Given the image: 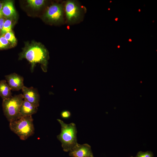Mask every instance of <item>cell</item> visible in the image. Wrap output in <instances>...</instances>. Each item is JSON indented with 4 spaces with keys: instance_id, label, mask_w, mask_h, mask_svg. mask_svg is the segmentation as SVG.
<instances>
[{
    "instance_id": "obj_1",
    "label": "cell",
    "mask_w": 157,
    "mask_h": 157,
    "mask_svg": "<svg viewBox=\"0 0 157 157\" xmlns=\"http://www.w3.org/2000/svg\"><path fill=\"white\" fill-rule=\"evenodd\" d=\"M49 53L46 48L40 43L33 42L26 46L19 55V59L25 58L31 64L32 72L36 65L39 63L42 71H47Z\"/></svg>"
},
{
    "instance_id": "obj_2",
    "label": "cell",
    "mask_w": 157,
    "mask_h": 157,
    "mask_svg": "<svg viewBox=\"0 0 157 157\" xmlns=\"http://www.w3.org/2000/svg\"><path fill=\"white\" fill-rule=\"evenodd\" d=\"M57 120L61 126V132L57 136V138L61 143L63 150L69 152L78 144L76 125L73 123L66 124L59 119Z\"/></svg>"
},
{
    "instance_id": "obj_3",
    "label": "cell",
    "mask_w": 157,
    "mask_h": 157,
    "mask_svg": "<svg viewBox=\"0 0 157 157\" xmlns=\"http://www.w3.org/2000/svg\"><path fill=\"white\" fill-rule=\"evenodd\" d=\"M9 127L11 131L23 140L27 139L34 132L32 116L19 117L10 122Z\"/></svg>"
},
{
    "instance_id": "obj_4",
    "label": "cell",
    "mask_w": 157,
    "mask_h": 157,
    "mask_svg": "<svg viewBox=\"0 0 157 157\" xmlns=\"http://www.w3.org/2000/svg\"><path fill=\"white\" fill-rule=\"evenodd\" d=\"M23 100L22 94H21L3 100L4 114L9 122L19 117L20 108Z\"/></svg>"
},
{
    "instance_id": "obj_5",
    "label": "cell",
    "mask_w": 157,
    "mask_h": 157,
    "mask_svg": "<svg viewBox=\"0 0 157 157\" xmlns=\"http://www.w3.org/2000/svg\"><path fill=\"white\" fill-rule=\"evenodd\" d=\"M65 15L67 23L72 24L78 22L83 14V10L78 3L74 0H68L64 6Z\"/></svg>"
},
{
    "instance_id": "obj_6",
    "label": "cell",
    "mask_w": 157,
    "mask_h": 157,
    "mask_svg": "<svg viewBox=\"0 0 157 157\" xmlns=\"http://www.w3.org/2000/svg\"><path fill=\"white\" fill-rule=\"evenodd\" d=\"M64 6L62 4L54 3L47 9L44 17L49 23L62 24L64 21Z\"/></svg>"
},
{
    "instance_id": "obj_7",
    "label": "cell",
    "mask_w": 157,
    "mask_h": 157,
    "mask_svg": "<svg viewBox=\"0 0 157 157\" xmlns=\"http://www.w3.org/2000/svg\"><path fill=\"white\" fill-rule=\"evenodd\" d=\"M24 99L38 107L39 105L40 95L37 90L33 87L24 86L22 89Z\"/></svg>"
},
{
    "instance_id": "obj_8",
    "label": "cell",
    "mask_w": 157,
    "mask_h": 157,
    "mask_svg": "<svg viewBox=\"0 0 157 157\" xmlns=\"http://www.w3.org/2000/svg\"><path fill=\"white\" fill-rule=\"evenodd\" d=\"M72 157H92L93 155L91 146L87 144H78L69 153Z\"/></svg>"
},
{
    "instance_id": "obj_9",
    "label": "cell",
    "mask_w": 157,
    "mask_h": 157,
    "mask_svg": "<svg viewBox=\"0 0 157 157\" xmlns=\"http://www.w3.org/2000/svg\"><path fill=\"white\" fill-rule=\"evenodd\" d=\"M5 78L12 90L19 91L22 90L24 86L23 77L16 73L6 75L5 76Z\"/></svg>"
},
{
    "instance_id": "obj_10",
    "label": "cell",
    "mask_w": 157,
    "mask_h": 157,
    "mask_svg": "<svg viewBox=\"0 0 157 157\" xmlns=\"http://www.w3.org/2000/svg\"><path fill=\"white\" fill-rule=\"evenodd\" d=\"M38 107L24 99L20 108L19 117L32 116L36 113Z\"/></svg>"
},
{
    "instance_id": "obj_11",
    "label": "cell",
    "mask_w": 157,
    "mask_h": 157,
    "mask_svg": "<svg viewBox=\"0 0 157 157\" xmlns=\"http://www.w3.org/2000/svg\"><path fill=\"white\" fill-rule=\"evenodd\" d=\"M2 13L3 15L6 17L13 18L16 17L17 13L13 1H7L3 3Z\"/></svg>"
},
{
    "instance_id": "obj_12",
    "label": "cell",
    "mask_w": 157,
    "mask_h": 157,
    "mask_svg": "<svg viewBox=\"0 0 157 157\" xmlns=\"http://www.w3.org/2000/svg\"><path fill=\"white\" fill-rule=\"evenodd\" d=\"M11 90L6 80H0V96L3 100L8 99L12 96Z\"/></svg>"
},
{
    "instance_id": "obj_13",
    "label": "cell",
    "mask_w": 157,
    "mask_h": 157,
    "mask_svg": "<svg viewBox=\"0 0 157 157\" xmlns=\"http://www.w3.org/2000/svg\"><path fill=\"white\" fill-rule=\"evenodd\" d=\"M27 6L34 9L38 10L45 4L46 1L44 0H28L26 1Z\"/></svg>"
},
{
    "instance_id": "obj_14",
    "label": "cell",
    "mask_w": 157,
    "mask_h": 157,
    "mask_svg": "<svg viewBox=\"0 0 157 157\" xmlns=\"http://www.w3.org/2000/svg\"><path fill=\"white\" fill-rule=\"evenodd\" d=\"M12 21L10 19H8L5 21L1 31V34L3 35L6 33L12 31Z\"/></svg>"
},
{
    "instance_id": "obj_15",
    "label": "cell",
    "mask_w": 157,
    "mask_h": 157,
    "mask_svg": "<svg viewBox=\"0 0 157 157\" xmlns=\"http://www.w3.org/2000/svg\"><path fill=\"white\" fill-rule=\"evenodd\" d=\"M5 38L12 45L16 44L17 40L12 31L7 32L3 35Z\"/></svg>"
},
{
    "instance_id": "obj_16",
    "label": "cell",
    "mask_w": 157,
    "mask_h": 157,
    "mask_svg": "<svg viewBox=\"0 0 157 157\" xmlns=\"http://www.w3.org/2000/svg\"><path fill=\"white\" fill-rule=\"evenodd\" d=\"M10 43L3 35L0 37V49L8 47Z\"/></svg>"
},
{
    "instance_id": "obj_17",
    "label": "cell",
    "mask_w": 157,
    "mask_h": 157,
    "mask_svg": "<svg viewBox=\"0 0 157 157\" xmlns=\"http://www.w3.org/2000/svg\"><path fill=\"white\" fill-rule=\"evenodd\" d=\"M154 157L153 153L150 151L145 152L139 151L135 157Z\"/></svg>"
},
{
    "instance_id": "obj_18",
    "label": "cell",
    "mask_w": 157,
    "mask_h": 157,
    "mask_svg": "<svg viewBox=\"0 0 157 157\" xmlns=\"http://www.w3.org/2000/svg\"><path fill=\"white\" fill-rule=\"evenodd\" d=\"M61 117L64 119H67L71 116L70 112L68 110H64L61 113Z\"/></svg>"
},
{
    "instance_id": "obj_19",
    "label": "cell",
    "mask_w": 157,
    "mask_h": 157,
    "mask_svg": "<svg viewBox=\"0 0 157 157\" xmlns=\"http://www.w3.org/2000/svg\"><path fill=\"white\" fill-rule=\"evenodd\" d=\"M4 19L2 18H0V31H1L4 22Z\"/></svg>"
},
{
    "instance_id": "obj_20",
    "label": "cell",
    "mask_w": 157,
    "mask_h": 157,
    "mask_svg": "<svg viewBox=\"0 0 157 157\" xmlns=\"http://www.w3.org/2000/svg\"><path fill=\"white\" fill-rule=\"evenodd\" d=\"M3 3L0 2V18L2 17L3 15L2 13V8Z\"/></svg>"
},
{
    "instance_id": "obj_21",
    "label": "cell",
    "mask_w": 157,
    "mask_h": 157,
    "mask_svg": "<svg viewBox=\"0 0 157 157\" xmlns=\"http://www.w3.org/2000/svg\"><path fill=\"white\" fill-rule=\"evenodd\" d=\"M117 19H118V18H116V19H115V20L116 21H117Z\"/></svg>"
},
{
    "instance_id": "obj_22",
    "label": "cell",
    "mask_w": 157,
    "mask_h": 157,
    "mask_svg": "<svg viewBox=\"0 0 157 157\" xmlns=\"http://www.w3.org/2000/svg\"><path fill=\"white\" fill-rule=\"evenodd\" d=\"M129 41H132V40H131V39H129Z\"/></svg>"
},
{
    "instance_id": "obj_23",
    "label": "cell",
    "mask_w": 157,
    "mask_h": 157,
    "mask_svg": "<svg viewBox=\"0 0 157 157\" xmlns=\"http://www.w3.org/2000/svg\"><path fill=\"white\" fill-rule=\"evenodd\" d=\"M119 47H120L119 46H119H118V48H119Z\"/></svg>"
},
{
    "instance_id": "obj_24",
    "label": "cell",
    "mask_w": 157,
    "mask_h": 157,
    "mask_svg": "<svg viewBox=\"0 0 157 157\" xmlns=\"http://www.w3.org/2000/svg\"><path fill=\"white\" fill-rule=\"evenodd\" d=\"M139 11H140V9H139Z\"/></svg>"
},
{
    "instance_id": "obj_25",
    "label": "cell",
    "mask_w": 157,
    "mask_h": 157,
    "mask_svg": "<svg viewBox=\"0 0 157 157\" xmlns=\"http://www.w3.org/2000/svg\"><path fill=\"white\" fill-rule=\"evenodd\" d=\"M110 8H109V9H108V10H110Z\"/></svg>"
},
{
    "instance_id": "obj_26",
    "label": "cell",
    "mask_w": 157,
    "mask_h": 157,
    "mask_svg": "<svg viewBox=\"0 0 157 157\" xmlns=\"http://www.w3.org/2000/svg\"><path fill=\"white\" fill-rule=\"evenodd\" d=\"M110 2H111V1H110Z\"/></svg>"
},
{
    "instance_id": "obj_27",
    "label": "cell",
    "mask_w": 157,
    "mask_h": 157,
    "mask_svg": "<svg viewBox=\"0 0 157 157\" xmlns=\"http://www.w3.org/2000/svg\"><path fill=\"white\" fill-rule=\"evenodd\" d=\"M94 157V156H93V157Z\"/></svg>"
}]
</instances>
